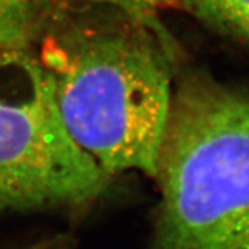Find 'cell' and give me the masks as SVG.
<instances>
[{"mask_svg":"<svg viewBox=\"0 0 249 249\" xmlns=\"http://www.w3.org/2000/svg\"><path fill=\"white\" fill-rule=\"evenodd\" d=\"M109 178L66 130L38 57L0 50V210L83 206Z\"/></svg>","mask_w":249,"mask_h":249,"instance_id":"obj_3","label":"cell"},{"mask_svg":"<svg viewBox=\"0 0 249 249\" xmlns=\"http://www.w3.org/2000/svg\"><path fill=\"white\" fill-rule=\"evenodd\" d=\"M151 249H249V88L198 71L174 83Z\"/></svg>","mask_w":249,"mask_h":249,"instance_id":"obj_2","label":"cell"},{"mask_svg":"<svg viewBox=\"0 0 249 249\" xmlns=\"http://www.w3.org/2000/svg\"><path fill=\"white\" fill-rule=\"evenodd\" d=\"M89 7L108 9L130 19L160 27L159 16L163 10L179 4V0H84Z\"/></svg>","mask_w":249,"mask_h":249,"instance_id":"obj_6","label":"cell"},{"mask_svg":"<svg viewBox=\"0 0 249 249\" xmlns=\"http://www.w3.org/2000/svg\"><path fill=\"white\" fill-rule=\"evenodd\" d=\"M59 8L57 0H0V50L28 49Z\"/></svg>","mask_w":249,"mask_h":249,"instance_id":"obj_4","label":"cell"},{"mask_svg":"<svg viewBox=\"0 0 249 249\" xmlns=\"http://www.w3.org/2000/svg\"><path fill=\"white\" fill-rule=\"evenodd\" d=\"M213 31L249 46V0H179Z\"/></svg>","mask_w":249,"mask_h":249,"instance_id":"obj_5","label":"cell"},{"mask_svg":"<svg viewBox=\"0 0 249 249\" xmlns=\"http://www.w3.org/2000/svg\"><path fill=\"white\" fill-rule=\"evenodd\" d=\"M105 16L78 18L60 8L39 36L38 59L79 148L109 177L154 178L173 95V50L161 27L108 9Z\"/></svg>","mask_w":249,"mask_h":249,"instance_id":"obj_1","label":"cell"}]
</instances>
